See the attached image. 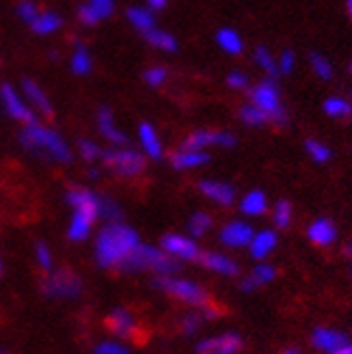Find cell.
<instances>
[{"label": "cell", "mask_w": 352, "mask_h": 354, "mask_svg": "<svg viewBox=\"0 0 352 354\" xmlns=\"http://www.w3.org/2000/svg\"><path fill=\"white\" fill-rule=\"evenodd\" d=\"M138 244V234L132 227L123 225L121 221L106 223L95 240V261L102 268H119Z\"/></svg>", "instance_id": "cell-1"}, {"label": "cell", "mask_w": 352, "mask_h": 354, "mask_svg": "<svg viewBox=\"0 0 352 354\" xmlns=\"http://www.w3.org/2000/svg\"><path fill=\"white\" fill-rule=\"evenodd\" d=\"M17 138H20V145L35 158H39V160L59 162V165L72 162V149L65 143V138L59 132L41 126V123L24 126Z\"/></svg>", "instance_id": "cell-2"}, {"label": "cell", "mask_w": 352, "mask_h": 354, "mask_svg": "<svg viewBox=\"0 0 352 354\" xmlns=\"http://www.w3.org/2000/svg\"><path fill=\"white\" fill-rule=\"evenodd\" d=\"M123 272H140V270H151L158 274H175L180 270V259L169 255L165 249H156L149 244H138L136 249L126 257L119 266Z\"/></svg>", "instance_id": "cell-3"}, {"label": "cell", "mask_w": 352, "mask_h": 354, "mask_svg": "<svg viewBox=\"0 0 352 354\" xmlns=\"http://www.w3.org/2000/svg\"><path fill=\"white\" fill-rule=\"evenodd\" d=\"M102 165L117 177H136L145 171V156L130 147H113L102 149Z\"/></svg>", "instance_id": "cell-4"}, {"label": "cell", "mask_w": 352, "mask_h": 354, "mask_svg": "<svg viewBox=\"0 0 352 354\" xmlns=\"http://www.w3.org/2000/svg\"><path fill=\"white\" fill-rule=\"evenodd\" d=\"M249 97H251V104L266 113L270 117V121L277 123V126H286L288 123V113L284 106H281V95H279V86H277L275 78L268 76L266 80L255 84V88H251Z\"/></svg>", "instance_id": "cell-5"}, {"label": "cell", "mask_w": 352, "mask_h": 354, "mask_svg": "<svg viewBox=\"0 0 352 354\" xmlns=\"http://www.w3.org/2000/svg\"><path fill=\"white\" fill-rule=\"evenodd\" d=\"M154 286L158 290H163L165 294L173 296V298H178L182 300V303H188V305H195V307H205L210 303V296L207 292L197 286V283H192V281H186V279H175L171 274H160L156 281H154Z\"/></svg>", "instance_id": "cell-6"}, {"label": "cell", "mask_w": 352, "mask_h": 354, "mask_svg": "<svg viewBox=\"0 0 352 354\" xmlns=\"http://www.w3.org/2000/svg\"><path fill=\"white\" fill-rule=\"evenodd\" d=\"M41 292L50 298H78L82 292V279L69 268L48 270L41 281Z\"/></svg>", "instance_id": "cell-7"}, {"label": "cell", "mask_w": 352, "mask_h": 354, "mask_svg": "<svg viewBox=\"0 0 352 354\" xmlns=\"http://www.w3.org/2000/svg\"><path fill=\"white\" fill-rule=\"evenodd\" d=\"M0 104L5 106V111L11 119L17 123H24V126H33V123H39V117L30 109V104L24 102L11 84H0Z\"/></svg>", "instance_id": "cell-8"}, {"label": "cell", "mask_w": 352, "mask_h": 354, "mask_svg": "<svg viewBox=\"0 0 352 354\" xmlns=\"http://www.w3.org/2000/svg\"><path fill=\"white\" fill-rule=\"evenodd\" d=\"M163 249L173 255L175 259H180V261H199L201 257V249H199V244L188 238V236H180V234H167L163 240Z\"/></svg>", "instance_id": "cell-9"}, {"label": "cell", "mask_w": 352, "mask_h": 354, "mask_svg": "<svg viewBox=\"0 0 352 354\" xmlns=\"http://www.w3.org/2000/svg\"><path fill=\"white\" fill-rule=\"evenodd\" d=\"M236 136L223 130H197L188 134L184 147L188 149H207V147H234Z\"/></svg>", "instance_id": "cell-10"}, {"label": "cell", "mask_w": 352, "mask_h": 354, "mask_svg": "<svg viewBox=\"0 0 352 354\" xmlns=\"http://www.w3.org/2000/svg\"><path fill=\"white\" fill-rule=\"evenodd\" d=\"M255 232H253V227L249 223H244V221H232V223H227L223 229H221V244L225 246H230V249H242V246H249L251 240H253Z\"/></svg>", "instance_id": "cell-11"}, {"label": "cell", "mask_w": 352, "mask_h": 354, "mask_svg": "<svg viewBox=\"0 0 352 354\" xmlns=\"http://www.w3.org/2000/svg\"><path fill=\"white\" fill-rule=\"evenodd\" d=\"M242 350V339L240 335L234 333H225L219 337H210L203 339L197 346V354H238Z\"/></svg>", "instance_id": "cell-12"}, {"label": "cell", "mask_w": 352, "mask_h": 354, "mask_svg": "<svg viewBox=\"0 0 352 354\" xmlns=\"http://www.w3.org/2000/svg\"><path fill=\"white\" fill-rule=\"evenodd\" d=\"M104 324H106V328L115 337H121V339H134L138 333L134 315L126 309H115L113 313H109Z\"/></svg>", "instance_id": "cell-13"}, {"label": "cell", "mask_w": 352, "mask_h": 354, "mask_svg": "<svg viewBox=\"0 0 352 354\" xmlns=\"http://www.w3.org/2000/svg\"><path fill=\"white\" fill-rule=\"evenodd\" d=\"M22 91H24L26 102L30 104V109H35V113H39L46 119L55 117V109H52V104H50L46 91H44V88L37 82L30 80V78H24L22 80Z\"/></svg>", "instance_id": "cell-14"}, {"label": "cell", "mask_w": 352, "mask_h": 354, "mask_svg": "<svg viewBox=\"0 0 352 354\" xmlns=\"http://www.w3.org/2000/svg\"><path fill=\"white\" fill-rule=\"evenodd\" d=\"M199 192L210 201H214L223 207L232 205L236 199V188L227 182H216V180H201L199 182Z\"/></svg>", "instance_id": "cell-15"}, {"label": "cell", "mask_w": 352, "mask_h": 354, "mask_svg": "<svg viewBox=\"0 0 352 354\" xmlns=\"http://www.w3.org/2000/svg\"><path fill=\"white\" fill-rule=\"evenodd\" d=\"M210 162V153L205 149H180L171 156V165L178 171H188V169H199Z\"/></svg>", "instance_id": "cell-16"}, {"label": "cell", "mask_w": 352, "mask_h": 354, "mask_svg": "<svg viewBox=\"0 0 352 354\" xmlns=\"http://www.w3.org/2000/svg\"><path fill=\"white\" fill-rule=\"evenodd\" d=\"M98 128H100V134L106 140H111L113 145H126L128 143V136L115 126V115L109 106H102V109L98 111Z\"/></svg>", "instance_id": "cell-17"}, {"label": "cell", "mask_w": 352, "mask_h": 354, "mask_svg": "<svg viewBox=\"0 0 352 354\" xmlns=\"http://www.w3.org/2000/svg\"><path fill=\"white\" fill-rule=\"evenodd\" d=\"M307 238L315 244V246H331L337 240V227L331 218H318L313 221L307 229Z\"/></svg>", "instance_id": "cell-18"}, {"label": "cell", "mask_w": 352, "mask_h": 354, "mask_svg": "<svg viewBox=\"0 0 352 354\" xmlns=\"http://www.w3.org/2000/svg\"><path fill=\"white\" fill-rule=\"evenodd\" d=\"M138 140H140V147H143V151L147 153V158H151V160H160L163 158V140L160 136H158L156 128L151 126V123L143 121L138 126Z\"/></svg>", "instance_id": "cell-19"}, {"label": "cell", "mask_w": 352, "mask_h": 354, "mask_svg": "<svg viewBox=\"0 0 352 354\" xmlns=\"http://www.w3.org/2000/svg\"><path fill=\"white\" fill-rule=\"evenodd\" d=\"M98 218L89 212H80V209H74L72 214V221H69V229H67V238L72 242H82L89 238L91 234V227Z\"/></svg>", "instance_id": "cell-20"}, {"label": "cell", "mask_w": 352, "mask_h": 354, "mask_svg": "<svg viewBox=\"0 0 352 354\" xmlns=\"http://www.w3.org/2000/svg\"><path fill=\"white\" fill-rule=\"evenodd\" d=\"M199 261L205 266L207 270H212L216 274H223V277H236L238 274V263L223 253H201Z\"/></svg>", "instance_id": "cell-21"}, {"label": "cell", "mask_w": 352, "mask_h": 354, "mask_svg": "<svg viewBox=\"0 0 352 354\" xmlns=\"http://www.w3.org/2000/svg\"><path fill=\"white\" fill-rule=\"evenodd\" d=\"M346 335L337 333V330H331V328H315L313 330V337H311V344L313 348H318L322 352H335L337 348H342L346 344Z\"/></svg>", "instance_id": "cell-22"}, {"label": "cell", "mask_w": 352, "mask_h": 354, "mask_svg": "<svg viewBox=\"0 0 352 354\" xmlns=\"http://www.w3.org/2000/svg\"><path fill=\"white\" fill-rule=\"evenodd\" d=\"M277 246V234L272 232V229H263V232H257L249 244V253L253 259H266Z\"/></svg>", "instance_id": "cell-23"}, {"label": "cell", "mask_w": 352, "mask_h": 354, "mask_svg": "<svg viewBox=\"0 0 352 354\" xmlns=\"http://www.w3.org/2000/svg\"><path fill=\"white\" fill-rule=\"evenodd\" d=\"M275 277H277V270L272 268L270 263H257L255 268L251 270V274L242 281V290L244 292H253L259 286H266V283L275 281Z\"/></svg>", "instance_id": "cell-24"}, {"label": "cell", "mask_w": 352, "mask_h": 354, "mask_svg": "<svg viewBox=\"0 0 352 354\" xmlns=\"http://www.w3.org/2000/svg\"><path fill=\"white\" fill-rule=\"evenodd\" d=\"M268 209V199L261 190H251L246 192L240 201V212L246 216H261Z\"/></svg>", "instance_id": "cell-25"}, {"label": "cell", "mask_w": 352, "mask_h": 354, "mask_svg": "<svg viewBox=\"0 0 352 354\" xmlns=\"http://www.w3.org/2000/svg\"><path fill=\"white\" fill-rule=\"evenodd\" d=\"M126 17L138 32H147L156 28V15L149 7H130L126 11Z\"/></svg>", "instance_id": "cell-26"}, {"label": "cell", "mask_w": 352, "mask_h": 354, "mask_svg": "<svg viewBox=\"0 0 352 354\" xmlns=\"http://www.w3.org/2000/svg\"><path fill=\"white\" fill-rule=\"evenodd\" d=\"M216 44L221 50L227 52V55H234V57L242 55V50H244V41L240 37V32L234 28H221L216 32Z\"/></svg>", "instance_id": "cell-27"}, {"label": "cell", "mask_w": 352, "mask_h": 354, "mask_svg": "<svg viewBox=\"0 0 352 354\" xmlns=\"http://www.w3.org/2000/svg\"><path fill=\"white\" fill-rule=\"evenodd\" d=\"M143 37L149 46H154L156 50L163 52H178V39L173 37L171 32L160 30V28H151L147 32H143Z\"/></svg>", "instance_id": "cell-28"}, {"label": "cell", "mask_w": 352, "mask_h": 354, "mask_svg": "<svg viewBox=\"0 0 352 354\" xmlns=\"http://www.w3.org/2000/svg\"><path fill=\"white\" fill-rule=\"evenodd\" d=\"M69 67H72V72L76 76H86V74H91V69H93V59L89 55V50H86L84 44H78L76 50H74V55H72V61H69Z\"/></svg>", "instance_id": "cell-29"}, {"label": "cell", "mask_w": 352, "mask_h": 354, "mask_svg": "<svg viewBox=\"0 0 352 354\" xmlns=\"http://www.w3.org/2000/svg\"><path fill=\"white\" fill-rule=\"evenodd\" d=\"M61 26H63V17L59 13H52V11L39 13L37 20L30 24L33 32H37V35H52V32H57Z\"/></svg>", "instance_id": "cell-30"}, {"label": "cell", "mask_w": 352, "mask_h": 354, "mask_svg": "<svg viewBox=\"0 0 352 354\" xmlns=\"http://www.w3.org/2000/svg\"><path fill=\"white\" fill-rule=\"evenodd\" d=\"M324 113L333 119H350L352 117V102L346 97H328L324 102Z\"/></svg>", "instance_id": "cell-31"}, {"label": "cell", "mask_w": 352, "mask_h": 354, "mask_svg": "<svg viewBox=\"0 0 352 354\" xmlns=\"http://www.w3.org/2000/svg\"><path fill=\"white\" fill-rule=\"evenodd\" d=\"M186 227L192 238H201L210 232V227H212V216L205 214V212H195V214L188 218Z\"/></svg>", "instance_id": "cell-32"}, {"label": "cell", "mask_w": 352, "mask_h": 354, "mask_svg": "<svg viewBox=\"0 0 352 354\" xmlns=\"http://www.w3.org/2000/svg\"><path fill=\"white\" fill-rule=\"evenodd\" d=\"M240 119H242V123H246V126H255V128L270 123V117L263 113L261 109H257V106H253L251 102L240 109Z\"/></svg>", "instance_id": "cell-33"}, {"label": "cell", "mask_w": 352, "mask_h": 354, "mask_svg": "<svg viewBox=\"0 0 352 354\" xmlns=\"http://www.w3.org/2000/svg\"><path fill=\"white\" fill-rule=\"evenodd\" d=\"M121 205L115 199H111L109 194H100V218H104L106 223H117L121 221Z\"/></svg>", "instance_id": "cell-34"}, {"label": "cell", "mask_w": 352, "mask_h": 354, "mask_svg": "<svg viewBox=\"0 0 352 354\" xmlns=\"http://www.w3.org/2000/svg\"><path fill=\"white\" fill-rule=\"evenodd\" d=\"M255 63H257L270 78H275V76L279 74V63L272 59L270 50H268L266 46H259V48L255 50Z\"/></svg>", "instance_id": "cell-35"}, {"label": "cell", "mask_w": 352, "mask_h": 354, "mask_svg": "<svg viewBox=\"0 0 352 354\" xmlns=\"http://www.w3.org/2000/svg\"><path fill=\"white\" fill-rule=\"evenodd\" d=\"M305 151L309 153L311 160L318 162V165H324V162H328L331 158H333L331 149L324 143H320V140H315V138H309L307 140V143H305Z\"/></svg>", "instance_id": "cell-36"}, {"label": "cell", "mask_w": 352, "mask_h": 354, "mask_svg": "<svg viewBox=\"0 0 352 354\" xmlns=\"http://www.w3.org/2000/svg\"><path fill=\"white\" fill-rule=\"evenodd\" d=\"M272 223H275V227H279V229L290 227V223H292V205H290V201L281 199V201L275 203V209H272Z\"/></svg>", "instance_id": "cell-37"}, {"label": "cell", "mask_w": 352, "mask_h": 354, "mask_svg": "<svg viewBox=\"0 0 352 354\" xmlns=\"http://www.w3.org/2000/svg\"><path fill=\"white\" fill-rule=\"evenodd\" d=\"M78 151H80V158L84 162H95L102 158V147L95 143V140H89V138H80L78 140Z\"/></svg>", "instance_id": "cell-38"}, {"label": "cell", "mask_w": 352, "mask_h": 354, "mask_svg": "<svg viewBox=\"0 0 352 354\" xmlns=\"http://www.w3.org/2000/svg\"><path fill=\"white\" fill-rule=\"evenodd\" d=\"M311 67L315 76H318L320 80H331L333 78V65L328 63V59L324 55H320V52H313L311 55Z\"/></svg>", "instance_id": "cell-39"}, {"label": "cell", "mask_w": 352, "mask_h": 354, "mask_svg": "<svg viewBox=\"0 0 352 354\" xmlns=\"http://www.w3.org/2000/svg\"><path fill=\"white\" fill-rule=\"evenodd\" d=\"M167 78H169V72H167L165 67H160V65L145 69V74H143V80H145L149 86H154V88L163 86V84L167 82Z\"/></svg>", "instance_id": "cell-40"}, {"label": "cell", "mask_w": 352, "mask_h": 354, "mask_svg": "<svg viewBox=\"0 0 352 354\" xmlns=\"http://www.w3.org/2000/svg\"><path fill=\"white\" fill-rule=\"evenodd\" d=\"M86 5L98 13L100 20H109L115 13V0H86Z\"/></svg>", "instance_id": "cell-41"}, {"label": "cell", "mask_w": 352, "mask_h": 354, "mask_svg": "<svg viewBox=\"0 0 352 354\" xmlns=\"http://www.w3.org/2000/svg\"><path fill=\"white\" fill-rule=\"evenodd\" d=\"M17 15H20L22 22L33 24L39 17V9H37V5L33 3V0H22V3L17 5Z\"/></svg>", "instance_id": "cell-42"}, {"label": "cell", "mask_w": 352, "mask_h": 354, "mask_svg": "<svg viewBox=\"0 0 352 354\" xmlns=\"http://www.w3.org/2000/svg\"><path fill=\"white\" fill-rule=\"evenodd\" d=\"M203 320H205V317H203L201 313H188V315L184 317V320H182V330H184V335H195V333L201 328Z\"/></svg>", "instance_id": "cell-43"}, {"label": "cell", "mask_w": 352, "mask_h": 354, "mask_svg": "<svg viewBox=\"0 0 352 354\" xmlns=\"http://www.w3.org/2000/svg\"><path fill=\"white\" fill-rule=\"evenodd\" d=\"M35 257H37V261H39V266L44 270H52V253H50L46 242L35 244Z\"/></svg>", "instance_id": "cell-44"}, {"label": "cell", "mask_w": 352, "mask_h": 354, "mask_svg": "<svg viewBox=\"0 0 352 354\" xmlns=\"http://www.w3.org/2000/svg\"><path fill=\"white\" fill-rule=\"evenodd\" d=\"M78 20H80L84 26H95V24L102 22L100 17H98V13H95L89 5H86V3L78 7Z\"/></svg>", "instance_id": "cell-45"}, {"label": "cell", "mask_w": 352, "mask_h": 354, "mask_svg": "<svg viewBox=\"0 0 352 354\" xmlns=\"http://www.w3.org/2000/svg\"><path fill=\"white\" fill-rule=\"evenodd\" d=\"M227 84H230V88H246L249 86V76H246L244 72H240V69H234V72L227 76Z\"/></svg>", "instance_id": "cell-46"}, {"label": "cell", "mask_w": 352, "mask_h": 354, "mask_svg": "<svg viewBox=\"0 0 352 354\" xmlns=\"http://www.w3.org/2000/svg\"><path fill=\"white\" fill-rule=\"evenodd\" d=\"M296 65V57L292 50H286L279 59V74H292Z\"/></svg>", "instance_id": "cell-47"}, {"label": "cell", "mask_w": 352, "mask_h": 354, "mask_svg": "<svg viewBox=\"0 0 352 354\" xmlns=\"http://www.w3.org/2000/svg\"><path fill=\"white\" fill-rule=\"evenodd\" d=\"M93 354H128V350L115 342H104L93 350Z\"/></svg>", "instance_id": "cell-48"}, {"label": "cell", "mask_w": 352, "mask_h": 354, "mask_svg": "<svg viewBox=\"0 0 352 354\" xmlns=\"http://www.w3.org/2000/svg\"><path fill=\"white\" fill-rule=\"evenodd\" d=\"M167 3H169V0H147V7L151 11H160V9L167 7Z\"/></svg>", "instance_id": "cell-49"}, {"label": "cell", "mask_w": 352, "mask_h": 354, "mask_svg": "<svg viewBox=\"0 0 352 354\" xmlns=\"http://www.w3.org/2000/svg\"><path fill=\"white\" fill-rule=\"evenodd\" d=\"M331 354H352V344H350V342H346L342 348H337L335 352H331Z\"/></svg>", "instance_id": "cell-50"}, {"label": "cell", "mask_w": 352, "mask_h": 354, "mask_svg": "<svg viewBox=\"0 0 352 354\" xmlns=\"http://www.w3.org/2000/svg\"><path fill=\"white\" fill-rule=\"evenodd\" d=\"M281 354H301V352H298L296 348H288V350H284V352H281Z\"/></svg>", "instance_id": "cell-51"}, {"label": "cell", "mask_w": 352, "mask_h": 354, "mask_svg": "<svg viewBox=\"0 0 352 354\" xmlns=\"http://www.w3.org/2000/svg\"><path fill=\"white\" fill-rule=\"evenodd\" d=\"M89 175H91V177H100V171H98V169H91Z\"/></svg>", "instance_id": "cell-52"}, {"label": "cell", "mask_w": 352, "mask_h": 354, "mask_svg": "<svg viewBox=\"0 0 352 354\" xmlns=\"http://www.w3.org/2000/svg\"><path fill=\"white\" fill-rule=\"evenodd\" d=\"M348 13H350V17H352V0H348Z\"/></svg>", "instance_id": "cell-53"}, {"label": "cell", "mask_w": 352, "mask_h": 354, "mask_svg": "<svg viewBox=\"0 0 352 354\" xmlns=\"http://www.w3.org/2000/svg\"><path fill=\"white\" fill-rule=\"evenodd\" d=\"M0 274H3V259H0Z\"/></svg>", "instance_id": "cell-54"}, {"label": "cell", "mask_w": 352, "mask_h": 354, "mask_svg": "<svg viewBox=\"0 0 352 354\" xmlns=\"http://www.w3.org/2000/svg\"><path fill=\"white\" fill-rule=\"evenodd\" d=\"M350 72H352V61H350Z\"/></svg>", "instance_id": "cell-55"}, {"label": "cell", "mask_w": 352, "mask_h": 354, "mask_svg": "<svg viewBox=\"0 0 352 354\" xmlns=\"http://www.w3.org/2000/svg\"><path fill=\"white\" fill-rule=\"evenodd\" d=\"M0 354H7V352H3V350H0Z\"/></svg>", "instance_id": "cell-56"}, {"label": "cell", "mask_w": 352, "mask_h": 354, "mask_svg": "<svg viewBox=\"0 0 352 354\" xmlns=\"http://www.w3.org/2000/svg\"><path fill=\"white\" fill-rule=\"evenodd\" d=\"M350 253H352V244H350Z\"/></svg>", "instance_id": "cell-57"}, {"label": "cell", "mask_w": 352, "mask_h": 354, "mask_svg": "<svg viewBox=\"0 0 352 354\" xmlns=\"http://www.w3.org/2000/svg\"><path fill=\"white\" fill-rule=\"evenodd\" d=\"M350 97H352V93H350Z\"/></svg>", "instance_id": "cell-58"}]
</instances>
